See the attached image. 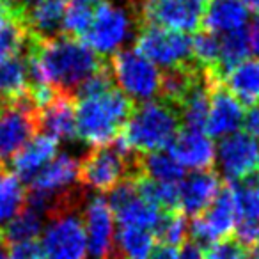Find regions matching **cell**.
<instances>
[{
  "instance_id": "cell-34",
  "label": "cell",
  "mask_w": 259,
  "mask_h": 259,
  "mask_svg": "<svg viewBox=\"0 0 259 259\" xmlns=\"http://www.w3.org/2000/svg\"><path fill=\"white\" fill-rule=\"evenodd\" d=\"M91 22H93V8L82 2H71L68 4L62 22V36L82 39L83 34L89 30Z\"/></svg>"
},
{
  "instance_id": "cell-17",
  "label": "cell",
  "mask_w": 259,
  "mask_h": 259,
  "mask_svg": "<svg viewBox=\"0 0 259 259\" xmlns=\"http://www.w3.org/2000/svg\"><path fill=\"white\" fill-rule=\"evenodd\" d=\"M37 130L54 139H76V100L71 94L57 93L55 100L37 110Z\"/></svg>"
},
{
  "instance_id": "cell-1",
  "label": "cell",
  "mask_w": 259,
  "mask_h": 259,
  "mask_svg": "<svg viewBox=\"0 0 259 259\" xmlns=\"http://www.w3.org/2000/svg\"><path fill=\"white\" fill-rule=\"evenodd\" d=\"M23 52L34 57L48 85L54 87L57 93L71 96L83 80L89 78L107 62V59L98 55L82 39L68 36H59L47 41L29 36Z\"/></svg>"
},
{
  "instance_id": "cell-41",
  "label": "cell",
  "mask_w": 259,
  "mask_h": 259,
  "mask_svg": "<svg viewBox=\"0 0 259 259\" xmlns=\"http://www.w3.org/2000/svg\"><path fill=\"white\" fill-rule=\"evenodd\" d=\"M178 259H204V254H202L199 245H195L194 241H187L178 254Z\"/></svg>"
},
{
  "instance_id": "cell-20",
  "label": "cell",
  "mask_w": 259,
  "mask_h": 259,
  "mask_svg": "<svg viewBox=\"0 0 259 259\" xmlns=\"http://www.w3.org/2000/svg\"><path fill=\"white\" fill-rule=\"evenodd\" d=\"M248 20V8L241 0H213L206 6L202 27L213 34H229L245 27Z\"/></svg>"
},
{
  "instance_id": "cell-35",
  "label": "cell",
  "mask_w": 259,
  "mask_h": 259,
  "mask_svg": "<svg viewBox=\"0 0 259 259\" xmlns=\"http://www.w3.org/2000/svg\"><path fill=\"white\" fill-rule=\"evenodd\" d=\"M114 85H115L114 76H112L110 66H108V61H107L100 69H98V71H94L89 78H85L78 87H76L75 93H73V96H75L76 101L89 100V98L101 96V94L115 89Z\"/></svg>"
},
{
  "instance_id": "cell-10",
  "label": "cell",
  "mask_w": 259,
  "mask_h": 259,
  "mask_svg": "<svg viewBox=\"0 0 259 259\" xmlns=\"http://www.w3.org/2000/svg\"><path fill=\"white\" fill-rule=\"evenodd\" d=\"M236 197L231 183L224 185L213 202L201 213L194 217L188 233L192 241L199 247H209L220 240L229 238L236 226Z\"/></svg>"
},
{
  "instance_id": "cell-19",
  "label": "cell",
  "mask_w": 259,
  "mask_h": 259,
  "mask_svg": "<svg viewBox=\"0 0 259 259\" xmlns=\"http://www.w3.org/2000/svg\"><path fill=\"white\" fill-rule=\"evenodd\" d=\"M59 141L50 135H36L32 137L15 156H13V169L20 180L30 181L48 162L55 158Z\"/></svg>"
},
{
  "instance_id": "cell-47",
  "label": "cell",
  "mask_w": 259,
  "mask_h": 259,
  "mask_svg": "<svg viewBox=\"0 0 259 259\" xmlns=\"http://www.w3.org/2000/svg\"><path fill=\"white\" fill-rule=\"evenodd\" d=\"M2 105L4 103H2V100H0V114H2Z\"/></svg>"
},
{
  "instance_id": "cell-16",
  "label": "cell",
  "mask_w": 259,
  "mask_h": 259,
  "mask_svg": "<svg viewBox=\"0 0 259 259\" xmlns=\"http://www.w3.org/2000/svg\"><path fill=\"white\" fill-rule=\"evenodd\" d=\"M220 188H222V181L215 170H195L190 176L183 178L178 185L180 209L185 215H201L213 202Z\"/></svg>"
},
{
  "instance_id": "cell-48",
  "label": "cell",
  "mask_w": 259,
  "mask_h": 259,
  "mask_svg": "<svg viewBox=\"0 0 259 259\" xmlns=\"http://www.w3.org/2000/svg\"><path fill=\"white\" fill-rule=\"evenodd\" d=\"M0 169H4V165H2V162H0Z\"/></svg>"
},
{
  "instance_id": "cell-46",
  "label": "cell",
  "mask_w": 259,
  "mask_h": 259,
  "mask_svg": "<svg viewBox=\"0 0 259 259\" xmlns=\"http://www.w3.org/2000/svg\"><path fill=\"white\" fill-rule=\"evenodd\" d=\"M255 169H257V172H259V151H257V165H255Z\"/></svg>"
},
{
  "instance_id": "cell-15",
  "label": "cell",
  "mask_w": 259,
  "mask_h": 259,
  "mask_svg": "<svg viewBox=\"0 0 259 259\" xmlns=\"http://www.w3.org/2000/svg\"><path fill=\"white\" fill-rule=\"evenodd\" d=\"M169 153L183 167L194 170H211L217 162V148L211 137L201 130L185 128L178 132L176 139L169 146Z\"/></svg>"
},
{
  "instance_id": "cell-33",
  "label": "cell",
  "mask_w": 259,
  "mask_h": 259,
  "mask_svg": "<svg viewBox=\"0 0 259 259\" xmlns=\"http://www.w3.org/2000/svg\"><path fill=\"white\" fill-rule=\"evenodd\" d=\"M192 59L202 69H217L220 59V37L201 29L192 37Z\"/></svg>"
},
{
  "instance_id": "cell-22",
  "label": "cell",
  "mask_w": 259,
  "mask_h": 259,
  "mask_svg": "<svg viewBox=\"0 0 259 259\" xmlns=\"http://www.w3.org/2000/svg\"><path fill=\"white\" fill-rule=\"evenodd\" d=\"M135 176H146L160 183L178 185L185 178V167L165 149L155 153H142V155L137 153V174Z\"/></svg>"
},
{
  "instance_id": "cell-13",
  "label": "cell",
  "mask_w": 259,
  "mask_h": 259,
  "mask_svg": "<svg viewBox=\"0 0 259 259\" xmlns=\"http://www.w3.org/2000/svg\"><path fill=\"white\" fill-rule=\"evenodd\" d=\"M83 231L87 240V252L93 259H119L115 250L114 213L107 201L100 195L89 197L83 204Z\"/></svg>"
},
{
  "instance_id": "cell-3",
  "label": "cell",
  "mask_w": 259,
  "mask_h": 259,
  "mask_svg": "<svg viewBox=\"0 0 259 259\" xmlns=\"http://www.w3.org/2000/svg\"><path fill=\"white\" fill-rule=\"evenodd\" d=\"M135 105V101L119 89H112L89 100H80L76 103V137L91 148L112 144L121 134Z\"/></svg>"
},
{
  "instance_id": "cell-32",
  "label": "cell",
  "mask_w": 259,
  "mask_h": 259,
  "mask_svg": "<svg viewBox=\"0 0 259 259\" xmlns=\"http://www.w3.org/2000/svg\"><path fill=\"white\" fill-rule=\"evenodd\" d=\"M29 41V32L20 20L13 16L0 18V61L23 54Z\"/></svg>"
},
{
  "instance_id": "cell-31",
  "label": "cell",
  "mask_w": 259,
  "mask_h": 259,
  "mask_svg": "<svg viewBox=\"0 0 259 259\" xmlns=\"http://www.w3.org/2000/svg\"><path fill=\"white\" fill-rule=\"evenodd\" d=\"M153 234L158 238L160 243L172 245V247L185 243L188 234L187 215L180 208L163 209L162 215H160L158 224L153 229Z\"/></svg>"
},
{
  "instance_id": "cell-21",
  "label": "cell",
  "mask_w": 259,
  "mask_h": 259,
  "mask_svg": "<svg viewBox=\"0 0 259 259\" xmlns=\"http://www.w3.org/2000/svg\"><path fill=\"white\" fill-rule=\"evenodd\" d=\"M29 93V66L25 54L0 61V100L15 103Z\"/></svg>"
},
{
  "instance_id": "cell-30",
  "label": "cell",
  "mask_w": 259,
  "mask_h": 259,
  "mask_svg": "<svg viewBox=\"0 0 259 259\" xmlns=\"http://www.w3.org/2000/svg\"><path fill=\"white\" fill-rule=\"evenodd\" d=\"M163 209H160L158 206L151 204L146 199H142L139 195L137 199L130 202L122 211H119L117 215H114L119 220L121 226H134V227H142V229H149L153 233L155 226L158 224L160 215Z\"/></svg>"
},
{
  "instance_id": "cell-5",
  "label": "cell",
  "mask_w": 259,
  "mask_h": 259,
  "mask_svg": "<svg viewBox=\"0 0 259 259\" xmlns=\"http://www.w3.org/2000/svg\"><path fill=\"white\" fill-rule=\"evenodd\" d=\"M137 25H156L176 32H197L202 27L206 0H132Z\"/></svg>"
},
{
  "instance_id": "cell-8",
  "label": "cell",
  "mask_w": 259,
  "mask_h": 259,
  "mask_svg": "<svg viewBox=\"0 0 259 259\" xmlns=\"http://www.w3.org/2000/svg\"><path fill=\"white\" fill-rule=\"evenodd\" d=\"M80 209L48 217L43 229L41 250L45 259H85L87 240Z\"/></svg>"
},
{
  "instance_id": "cell-25",
  "label": "cell",
  "mask_w": 259,
  "mask_h": 259,
  "mask_svg": "<svg viewBox=\"0 0 259 259\" xmlns=\"http://www.w3.org/2000/svg\"><path fill=\"white\" fill-rule=\"evenodd\" d=\"M27 206V190L15 172L0 169V229Z\"/></svg>"
},
{
  "instance_id": "cell-43",
  "label": "cell",
  "mask_w": 259,
  "mask_h": 259,
  "mask_svg": "<svg viewBox=\"0 0 259 259\" xmlns=\"http://www.w3.org/2000/svg\"><path fill=\"white\" fill-rule=\"evenodd\" d=\"M247 8H250V9H254V11H257L259 13V0H241Z\"/></svg>"
},
{
  "instance_id": "cell-28",
  "label": "cell",
  "mask_w": 259,
  "mask_h": 259,
  "mask_svg": "<svg viewBox=\"0 0 259 259\" xmlns=\"http://www.w3.org/2000/svg\"><path fill=\"white\" fill-rule=\"evenodd\" d=\"M248 52H250V45H248V36L245 29L224 34L220 37V59L219 66L215 69L220 78L224 80V76L231 69L236 68L240 62H243L247 59Z\"/></svg>"
},
{
  "instance_id": "cell-26",
  "label": "cell",
  "mask_w": 259,
  "mask_h": 259,
  "mask_svg": "<svg viewBox=\"0 0 259 259\" xmlns=\"http://www.w3.org/2000/svg\"><path fill=\"white\" fill-rule=\"evenodd\" d=\"M155 243V234L149 229L121 226L115 234V250L119 259H148Z\"/></svg>"
},
{
  "instance_id": "cell-29",
  "label": "cell",
  "mask_w": 259,
  "mask_h": 259,
  "mask_svg": "<svg viewBox=\"0 0 259 259\" xmlns=\"http://www.w3.org/2000/svg\"><path fill=\"white\" fill-rule=\"evenodd\" d=\"M231 185L236 197V219L259 222V172H252L245 180Z\"/></svg>"
},
{
  "instance_id": "cell-39",
  "label": "cell",
  "mask_w": 259,
  "mask_h": 259,
  "mask_svg": "<svg viewBox=\"0 0 259 259\" xmlns=\"http://www.w3.org/2000/svg\"><path fill=\"white\" fill-rule=\"evenodd\" d=\"M178 248L167 243H156L153 245L148 259H178Z\"/></svg>"
},
{
  "instance_id": "cell-42",
  "label": "cell",
  "mask_w": 259,
  "mask_h": 259,
  "mask_svg": "<svg viewBox=\"0 0 259 259\" xmlns=\"http://www.w3.org/2000/svg\"><path fill=\"white\" fill-rule=\"evenodd\" d=\"M9 252H11V248H9L8 240L4 238L2 229H0V259H9Z\"/></svg>"
},
{
  "instance_id": "cell-24",
  "label": "cell",
  "mask_w": 259,
  "mask_h": 259,
  "mask_svg": "<svg viewBox=\"0 0 259 259\" xmlns=\"http://www.w3.org/2000/svg\"><path fill=\"white\" fill-rule=\"evenodd\" d=\"M178 112H180L181 122L185 124V128L204 132L206 119H208L209 112V83L206 80L204 71L201 73L199 80L192 85L185 100L181 101Z\"/></svg>"
},
{
  "instance_id": "cell-11",
  "label": "cell",
  "mask_w": 259,
  "mask_h": 259,
  "mask_svg": "<svg viewBox=\"0 0 259 259\" xmlns=\"http://www.w3.org/2000/svg\"><path fill=\"white\" fill-rule=\"evenodd\" d=\"M0 114V162L13 158L27 142L36 137L37 108L30 101L29 93L15 103L4 105Z\"/></svg>"
},
{
  "instance_id": "cell-18",
  "label": "cell",
  "mask_w": 259,
  "mask_h": 259,
  "mask_svg": "<svg viewBox=\"0 0 259 259\" xmlns=\"http://www.w3.org/2000/svg\"><path fill=\"white\" fill-rule=\"evenodd\" d=\"M68 0H39L25 16L22 23L25 25L30 37L39 41L54 39L62 36Z\"/></svg>"
},
{
  "instance_id": "cell-12",
  "label": "cell",
  "mask_w": 259,
  "mask_h": 259,
  "mask_svg": "<svg viewBox=\"0 0 259 259\" xmlns=\"http://www.w3.org/2000/svg\"><path fill=\"white\" fill-rule=\"evenodd\" d=\"M209 83V112L206 119L204 134L208 137L222 139L238 132L243 124V107L226 89L224 80L213 69H202Z\"/></svg>"
},
{
  "instance_id": "cell-45",
  "label": "cell",
  "mask_w": 259,
  "mask_h": 259,
  "mask_svg": "<svg viewBox=\"0 0 259 259\" xmlns=\"http://www.w3.org/2000/svg\"><path fill=\"white\" fill-rule=\"evenodd\" d=\"M73 2H82V4H91V2H100V0H73Z\"/></svg>"
},
{
  "instance_id": "cell-27",
  "label": "cell",
  "mask_w": 259,
  "mask_h": 259,
  "mask_svg": "<svg viewBox=\"0 0 259 259\" xmlns=\"http://www.w3.org/2000/svg\"><path fill=\"white\" fill-rule=\"evenodd\" d=\"M41 233H43V215L29 206H25L11 222L2 227L4 238L8 240V243L13 245L36 241Z\"/></svg>"
},
{
  "instance_id": "cell-9",
  "label": "cell",
  "mask_w": 259,
  "mask_h": 259,
  "mask_svg": "<svg viewBox=\"0 0 259 259\" xmlns=\"http://www.w3.org/2000/svg\"><path fill=\"white\" fill-rule=\"evenodd\" d=\"M135 50L141 52L155 66H162L165 69L194 62L192 39L187 34L156 25L139 27Z\"/></svg>"
},
{
  "instance_id": "cell-4",
  "label": "cell",
  "mask_w": 259,
  "mask_h": 259,
  "mask_svg": "<svg viewBox=\"0 0 259 259\" xmlns=\"http://www.w3.org/2000/svg\"><path fill=\"white\" fill-rule=\"evenodd\" d=\"M137 174V153H134L121 139L108 146L91 148L80 162L78 183L83 188L110 192L121 181Z\"/></svg>"
},
{
  "instance_id": "cell-2",
  "label": "cell",
  "mask_w": 259,
  "mask_h": 259,
  "mask_svg": "<svg viewBox=\"0 0 259 259\" xmlns=\"http://www.w3.org/2000/svg\"><path fill=\"white\" fill-rule=\"evenodd\" d=\"M180 126L181 117L176 107L163 100H149L135 105L117 137L134 153L163 151L172 144Z\"/></svg>"
},
{
  "instance_id": "cell-38",
  "label": "cell",
  "mask_w": 259,
  "mask_h": 259,
  "mask_svg": "<svg viewBox=\"0 0 259 259\" xmlns=\"http://www.w3.org/2000/svg\"><path fill=\"white\" fill-rule=\"evenodd\" d=\"M243 126H245V132L250 137L259 139V101L252 105L247 114L243 115Z\"/></svg>"
},
{
  "instance_id": "cell-37",
  "label": "cell",
  "mask_w": 259,
  "mask_h": 259,
  "mask_svg": "<svg viewBox=\"0 0 259 259\" xmlns=\"http://www.w3.org/2000/svg\"><path fill=\"white\" fill-rule=\"evenodd\" d=\"M9 259H45L41 245L36 241H29V243H20L15 245L9 252Z\"/></svg>"
},
{
  "instance_id": "cell-36",
  "label": "cell",
  "mask_w": 259,
  "mask_h": 259,
  "mask_svg": "<svg viewBox=\"0 0 259 259\" xmlns=\"http://www.w3.org/2000/svg\"><path fill=\"white\" fill-rule=\"evenodd\" d=\"M204 259H250V254L236 238H226L206 247Z\"/></svg>"
},
{
  "instance_id": "cell-23",
  "label": "cell",
  "mask_w": 259,
  "mask_h": 259,
  "mask_svg": "<svg viewBox=\"0 0 259 259\" xmlns=\"http://www.w3.org/2000/svg\"><path fill=\"white\" fill-rule=\"evenodd\" d=\"M226 89L240 103L254 105L259 101V59H245L224 76Z\"/></svg>"
},
{
  "instance_id": "cell-7",
  "label": "cell",
  "mask_w": 259,
  "mask_h": 259,
  "mask_svg": "<svg viewBox=\"0 0 259 259\" xmlns=\"http://www.w3.org/2000/svg\"><path fill=\"white\" fill-rule=\"evenodd\" d=\"M134 25L139 27L134 13L112 4L110 0H100L93 9V22L82 41L107 59V55L115 54L128 41Z\"/></svg>"
},
{
  "instance_id": "cell-6",
  "label": "cell",
  "mask_w": 259,
  "mask_h": 259,
  "mask_svg": "<svg viewBox=\"0 0 259 259\" xmlns=\"http://www.w3.org/2000/svg\"><path fill=\"white\" fill-rule=\"evenodd\" d=\"M114 82L135 103L149 101L160 93L162 71L135 48L117 50L108 59Z\"/></svg>"
},
{
  "instance_id": "cell-40",
  "label": "cell",
  "mask_w": 259,
  "mask_h": 259,
  "mask_svg": "<svg viewBox=\"0 0 259 259\" xmlns=\"http://www.w3.org/2000/svg\"><path fill=\"white\" fill-rule=\"evenodd\" d=\"M247 36H248V45H250V52L259 57V13L252 18L250 27L247 30Z\"/></svg>"
},
{
  "instance_id": "cell-44",
  "label": "cell",
  "mask_w": 259,
  "mask_h": 259,
  "mask_svg": "<svg viewBox=\"0 0 259 259\" xmlns=\"http://www.w3.org/2000/svg\"><path fill=\"white\" fill-rule=\"evenodd\" d=\"M6 15H8V13H6V2L4 0H0V18L6 16Z\"/></svg>"
},
{
  "instance_id": "cell-14",
  "label": "cell",
  "mask_w": 259,
  "mask_h": 259,
  "mask_svg": "<svg viewBox=\"0 0 259 259\" xmlns=\"http://www.w3.org/2000/svg\"><path fill=\"white\" fill-rule=\"evenodd\" d=\"M257 151V142L247 132H234L226 135L217 146V162L220 172L229 183L245 180L252 172H255Z\"/></svg>"
}]
</instances>
